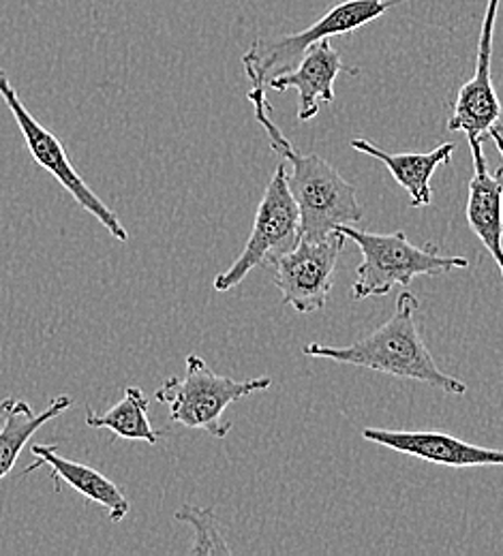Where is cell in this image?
<instances>
[{"mask_svg":"<svg viewBox=\"0 0 503 556\" xmlns=\"http://www.w3.org/2000/svg\"><path fill=\"white\" fill-rule=\"evenodd\" d=\"M249 101L255 121L264 127L271 148L291 165L288 185L302 216L300 238L319 240L339 225H356L364 210L356 187L350 185L328 161L313 152L298 150L273 121V105L266 99V86L251 84Z\"/></svg>","mask_w":503,"mask_h":556,"instance_id":"6da1fadb","label":"cell"},{"mask_svg":"<svg viewBox=\"0 0 503 556\" xmlns=\"http://www.w3.org/2000/svg\"><path fill=\"white\" fill-rule=\"evenodd\" d=\"M416 311V295L403 291L397 300L394 315L383 326L373 330L368 337L348 348L309 343L304 345L302 353L309 357H326L337 364L377 370L401 379H414L445 394H467V383L452 375H445L432 359L431 351L427 349L418 332Z\"/></svg>","mask_w":503,"mask_h":556,"instance_id":"7a4b0ae2","label":"cell"},{"mask_svg":"<svg viewBox=\"0 0 503 556\" xmlns=\"http://www.w3.org/2000/svg\"><path fill=\"white\" fill-rule=\"evenodd\" d=\"M348 240H352L362 253L356 282L352 295L366 300L373 295H388L394 287H410L416 277H435L469 266L465 257L441 255L437 247H416L407 240L405 231L370 233L354 225H339Z\"/></svg>","mask_w":503,"mask_h":556,"instance_id":"3957f363","label":"cell"},{"mask_svg":"<svg viewBox=\"0 0 503 556\" xmlns=\"http://www.w3.org/2000/svg\"><path fill=\"white\" fill-rule=\"evenodd\" d=\"M273 386L271 377L236 381L215 370L196 353L185 359V377H169L156 390L154 401L169 409L172 424L191 430H204L215 439L229 434L234 424L225 419L229 405L240 399L264 392Z\"/></svg>","mask_w":503,"mask_h":556,"instance_id":"277c9868","label":"cell"},{"mask_svg":"<svg viewBox=\"0 0 503 556\" xmlns=\"http://www.w3.org/2000/svg\"><path fill=\"white\" fill-rule=\"evenodd\" d=\"M401 0H343L326 11L313 26L306 30L277 37V39H260L253 48L242 56V67L251 84L266 86L268 77L275 73L293 70L295 63L304 56V52L330 37L350 35L362 26L375 22L386 11H390Z\"/></svg>","mask_w":503,"mask_h":556,"instance_id":"5b68a950","label":"cell"},{"mask_svg":"<svg viewBox=\"0 0 503 556\" xmlns=\"http://www.w3.org/2000/svg\"><path fill=\"white\" fill-rule=\"evenodd\" d=\"M300 231L302 216L289 191L288 167L286 163H279L257 206L251 236L240 257L215 278L216 291H229L255 268L271 266L277 257L286 255L300 242Z\"/></svg>","mask_w":503,"mask_h":556,"instance_id":"8992f818","label":"cell"},{"mask_svg":"<svg viewBox=\"0 0 503 556\" xmlns=\"http://www.w3.org/2000/svg\"><path fill=\"white\" fill-rule=\"evenodd\" d=\"M0 97L7 103L9 112L13 114L17 127L22 131V138L26 141V148H28L30 156L35 159V163L41 169H46L52 178H56L61 182V187L79 204V208L86 210L88 214H92L110 231L112 238H116L121 242H127L129 233H127L125 225L121 223L118 214L114 210L108 208L103 204V200L86 185V180L73 167L72 159L67 156L65 146L61 143V139L56 138L50 129H46L26 110V105L20 99V94L11 86V79L7 77V73L2 70H0Z\"/></svg>","mask_w":503,"mask_h":556,"instance_id":"52a82bcc","label":"cell"},{"mask_svg":"<svg viewBox=\"0 0 503 556\" xmlns=\"http://www.w3.org/2000/svg\"><path fill=\"white\" fill-rule=\"evenodd\" d=\"M345 240L339 229L319 240L300 238L291 251L271 264L275 266V285L284 295V304L300 315H311L326 306Z\"/></svg>","mask_w":503,"mask_h":556,"instance_id":"ba28073f","label":"cell"},{"mask_svg":"<svg viewBox=\"0 0 503 556\" xmlns=\"http://www.w3.org/2000/svg\"><path fill=\"white\" fill-rule=\"evenodd\" d=\"M500 2L502 0H489L487 4V13L480 28L474 77L465 81L456 92V101L448 118V129L456 134H465L467 139L482 138L502 118V103L498 99V90L493 86V73H491L493 33H495Z\"/></svg>","mask_w":503,"mask_h":556,"instance_id":"9c48e42d","label":"cell"},{"mask_svg":"<svg viewBox=\"0 0 503 556\" xmlns=\"http://www.w3.org/2000/svg\"><path fill=\"white\" fill-rule=\"evenodd\" d=\"M364 441L377 443L381 447L427 460L441 467L467 469V467H503L502 450L480 447L467 441H461L443 432H425V430H381L364 428Z\"/></svg>","mask_w":503,"mask_h":556,"instance_id":"30bf717a","label":"cell"},{"mask_svg":"<svg viewBox=\"0 0 503 556\" xmlns=\"http://www.w3.org/2000/svg\"><path fill=\"white\" fill-rule=\"evenodd\" d=\"M359 75L356 67L343 63L341 54L328 43V39L311 46L300 59L298 67L277 73L268 77V88L273 90H289L298 92V121L306 123L319 114L322 103L335 101V79L339 73Z\"/></svg>","mask_w":503,"mask_h":556,"instance_id":"8fae6325","label":"cell"},{"mask_svg":"<svg viewBox=\"0 0 503 556\" xmlns=\"http://www.w3.org/2000/svg\"><path fill=\"white\" fill-rule=\"evenodd\" d=\"M474 154V178L469 180V200L465 216L471 231L491 253L503 277V165L491 174L482 150V138L467 139Z\"/></svg>","mask_w":503,"mask_h":556,"instance_id":"7c38bea8","label":"cell"},{"mask_svg":"<svg viewBox=\"0 0 503 556\" xmlns=\"http://www.w3.org/2000/svg\"><path fill=\"white\" fill-rule=\"evenodd\" d=\"M30 454L35 458L33 465H28L22 473L28 476L35 469L50 467L52 478L56 480V488L61 484L72 486L77 494L88 498L95 505H101L108 509L110 522H123L129 514V498L123 494V490L116 486L110 478L99 473L92 467L79 465L70 458H63L59 454L56 445H30Z\"/></svg>","mask_w":503,"mask_h":556,"instance_id":"4fadbf2b","label":"cell"},{"mask_svg":"<svg viewBox=\"0 0 503 556\" xmlns=\"http://www.w3.org/2000/svg\"><path fill=\"white\" fill-rule=\"evenodd\" d=\"M350 146L362 154H368V156L381 161L390 169L392 178L410 193V206L412 208L431 206L432 174L437 172V167L450 163V159L456 150V143H452V141H445V143L437 146L435 150L425 152V154H418V152L390 154V152L381 150L379 146H375L373 141L364 138L352 139Z\"/></svg>","mask_w":503,"mask_h":556,"instance_id":"5bb4252c","label":"cell"},{"mask_svg":"<svg viewBox=\"0 0 503 556\" xmlns=\"http://www.w3.org/2000/svg\"><path fill=\"white\" fill-rule=\"evenodd\" d=\"M73 399L61 394L52 399V403L41 412L33 414L26 401L20 399H4L0 403V482L11 476L22 450L28 445L30 437L50 419L61 416L63 412L72 409Z\"/></svg>","mask_w":503,"mask_h":556,"instance_id":"9a60e30c","label":"cell"},{"mask_svg":"<svg viewBox=\"0 0 503 556\" xmlns=\"http://www.w3.org/2000/svg\"><path fill=\"white\" fill-rule=\"evenodd\" d=\"M150 401L138 386H127L123 401L116 403L110 412L97 414L86 407V426L90 428H108L116 439L146 441L148 445H156L161 439V430H154L148 419Z\"/></svg>","mask_w":503,"mask_h":556,"instance_id":"2e32d148","label":"cell"},{"mask_svg":"<svg viewBox=\"0 0 503 556\" xmlns=\"http://www.w3.org/2000/svg\"><path fill=\"white\" fill-rule=\"evenodd\" d=\"M176 520L193 527L196 531V542L189 548V555H231V548L225 542V535L218 527L213 507L183 505L176 511Z\"/></svg>","mask_w":503,"mask_h":556,"instance_id":"e0dca14e","label":"cell"},{"mask_svg":"<svg viewBox=\"0 0 503 556\" xmlns=\"http://www.w3.org/2000/svg\"><path fill=\"white\" fill-rule=\"evenodd\" d=\"M489 136L493 138V141H495V146H498V150H500V154H502L503 159V125H495L491 131H489Z\"/></svg>","mask_w":503,"mask_h":556,"instance_id":"ac0fdd59","label":"cell"}]
</instances>
